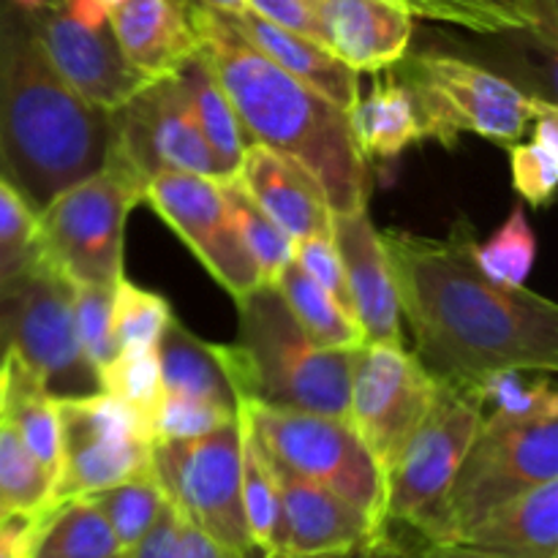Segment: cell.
Masks as SVG:
<instances>
[{
    "label": "cell",
    "mask_w": 558,
    "mask_h": 558,
    "mask_svg": "<svg viewBox=\"0 0 558 558\" xmlns=\"http://www.w3.org/2000/svg\"><path fill=\"white\" fill-rule=\"evenodd\" d=\"M218 185H221V194L234 218V227H238L245 248L254 256L262 278H265V283H272L278 270L292 259V238L262 213V207L251 199V194L234 174L232 178H221Z\"/></svg>",
    "instance_id": "4dcf8cb0"
},
{
    "label": "cell",
    "mask_w": 558,
    "mask_h": 558,
    "mask_svg": "<svg viewBox=\"0 0 558 558\" xmlns=\"http://www.w3.org/2000/svg\"><path fill=\"white\" fill-rule=\"evenodd\" d=\"M199 54L227 93L251 142L292 158L319 183L332 213L368 207L371 163L343 109L251 47L221 11L183 0Z\"/></svg>",
    "instance_id": "7a4b0ae2"
},
{
    "label": "cell",
    "mask_w": 558,
    "mask_h": 558,
    "mask_svg": "<svg viewBox=\"0 0 558 558\" xmlns=\"http://www.w3.org/2000/svg\"><path fill=\"white\" fill-rule=\"evenodd\" d=\"M150 474L185 523L232 558H262L243 515L240 420L180 441H153Z\"/></svg>",
    "instance_id": "8fae6325"
},
{
    "label": "cell",
    "mask_w": 558,
    "mask_h": 558,
    "mask_svg": "<svg viewBox=\"0 0 558 558\" xmlns=\"http://www.w3.org/2000/svg\"><path fill=\"white\" fill-rule=\"evenodd\" d=\"M371 550H357V554H347V556H332V558H368ZM272 558H289V556H272Z\"/></svg>",
    "instance_id": "f5cc1de1"
},
{
    "label": "cell",
    "mask_w": 558,
    "mask_h": 558,
    "mask_svg": "<svg viewBox=\"0 0 558 558\" xmlns=\"http://www.w3.org/2000/svg\"><path fill=\"white\" fill-rule=\"evenodd\" d=\"M390 71L412 93L425 140L456 147L463 134L510 147L554 98L526 96L490 69L447 52L403 54Z\"/></svg>",
    "instance_id": "5b68a950"
},
{
    "label": "cell",
    "mask_w": 558,
    "mask_h": 558,
    "mask_svg": "<svg viewBox=\"0 0 558 558\" xmlns=\"http://www.w3.org/2000/svg\"><path fill=\"white\" fill-rule=\"evenodd\" d=\"M25 14L49 65L90 107L114 112L153 82L150 76L131 69L109 25H82L69 14L63 0H47L41 9Z\"/></svg>",
    "instance_id": "2e32d148"
},
{
    "label": "cell",
    "mask_w": 558,
    "mask_h": 558,
    "mask_svg": "<svg viewBox=\"0 0 558 558\" xmlns=\"http://www.w3.org/2000/svg\"><path fill=\"white\" fill-rule=\"evenodd\" d=\"M347 120L354 145L368 163L374 158L390 161L401 156L407 147L425 140L412 93L392 71H385V76L376 74L371 90L357 96V101L347 112Z\"/></svg>",
    "instance_id": "cb8c5ba5"
},
{
    "label": "cell",
    "mask_w": 558,
    "mask_h": 558,
    "mask_svg": "<svg viewBox=\"0 0 558 558\" xmlns=\"http://www.w3.org/2000/svg\"><path fill=\"white\" fill-rule=\"evenodd\" d=\"M439 381L403 343H363L352 352L347 420L381 477L423 423Z\"/></svg>",
    "instance_id": "4fadbf2b"
},
{
    "label": "cell",
    "mask_w": 558,
    "mask_h": 558,
    "mask_svg": "<svg viewBox=\"0 0 558 558\" xmlns=\"http://www.w3.org/2000/svg\"><path fill=\"white\" fill-rule=\"evenodd\" d=\"M245 3H248L254 14L265 16V20L276 22L281 27H289V31L300 33V36H308L314 41L325 44L319 20H316V11L308 0H245Z\"/></svg>",
    "instance_id": "7bdbcfd3"
},
{
    "label": "cell",
    "mask_w": 558,
    "mask_h": 558,
    "mask_svg": "<svg viewBox=\"0 0 558 558\" xmlns=\"http://www.w3.org/2000/svg\"><path fill=\"white\" fill-rule=\"evenodd\" d=\"M145 202V185L118 161L60 191L36 213L33 251L69 283L112 289L123 276L125 221Z\"/></svg>",
    "instance_id": "8992f818"
},
{
    "label": "cell",
    "mask_w": 558,
    "mask_h": 558,
    "mask_svg": "<svg viewBox=\"0 0 558 558\" xmlns=\"http://www.w3.org/2000/svg\"><path fill=\"white\" fill-rule=\"evenodd\" d=\"M107 25L131 69L150 80L178 74L199 52L183 0H118Z\"/></svg>",
    "instance_id": "44dd1931"
},
{
    "label": "cell",
    "mask_w": 558,
    "mask_h": 558,
    "mask_svg": "<svg viewBox=\"0 0 558 558\" xmlns=\"http://www.w3.org/2000/svg\"><path fill=\"white\" fill-rule=\"evenodd\" d=\"M483 417L477 390L439 381L434 407L381 477L385 532L403 526L425 543H439L447 490Z\"/></svg>",
    "instance_id": "52a82bcc"
},
{
    "label": "cell",
    "mask_w": 558,
    "mask_h": 558,
    "mask_svg": "<svg viewBox=\"0 0 558 558\" xmlns=\"http://www.w3.org/2000/svg\"><path fill=\"white\" fill-rule=\"evenodd\" d=\"M234 178L292 240L330 238L332 210L319 183L300 163L270 147L251 142Z\"/></svg>",
    "instance_id": "ffe728a7"
},
{
    "label": "cell",
    "mask_w": 558,
    "mask_h": 558,
    "mask_svg": "<svg viewBox=\"0 0 558 558\" xmlns=\"http://www.w3.org/2000/svg\"><path fill=\"white\" fill-rule=\"evenodd\" d=\"M194 3L210 5V9L223 11V14H238V11L248 9V3H245V0H194Z\"/></svg>",
    "instance_id": "f907efd6"
},
{
    "label": "cell",
    "mask_w": 558,
    "mask_h": 558,
    "mask_svg": "<svg viewBox=\"0 0 558 558\" xmlns=\"http://www.w3.org/2000/svg\"><path fill=\"white\" fill-rule=\"evenodd\" d=\"M240 420V461H243V515L251 545L262 558L276 556V526H278V485L265 452L256 445L251 425Z\"/></svg>",
    "instance_id": "f1b7e54d"
},
{
    "label": "cell",
    "mask_w": 558,
    "mask_h": 558,
    "mask_svg": "<svg viewBox=\"0 0 558 558\" xmlns=\"http://www.w3.org/2000/svg\"><path fill=\"white\" fill-rule=\"evenodd\" d=\"M60 458L49 505L93 496L150 474V425L107 392L58 398Z\"/></svg>",
    "instance_id": "7c38bea8"
},
{
    "label": "cell",
    "mask_w": 558,
    "mask_h": 558,
    "mask_svg": "<svg viewBox=\"0 0 558 558\" xmlns=\"http://www.w3.org/2000/svg\"><path fill=\"white\" fill-rule=\"evenodd\" d=\"M534 131L529 142H515L510 153L512 189L534 207H548L556 194L558 178V109H543L532 120Z\"/></svg>",
    "instance_id": "f546056e"
},
{
    "label": "cell",
    "mask_w": 558,
    "mask_h": 558,
    "mask_svg": "<svg viewBox=\"0 0 558 558\" xmlns=\"http://www.w3.org/2000/svg\"><path fill=\"white\" fill-rule=\"evenodd\" d=\"M534 16V41L550 58H556L558 44V0H526Z\"/></svg>",
    "instance_id": "7dc6e473"
},
{
    "label": "cell",
    "mask_w": 558,
    "mask_h": 558,
    "mask_svg": "<svg viewBox=\"0 0 558 558\" xmlns=\"http://www.w3.org/2000/svg\"><path fill=\"white\" fill-rule=\"evenodd\" d=\"M270 469L278 485L276 556L332 558L385 543L376 523L330 488L276 463H270Z\"/></svg>",
    "instance_id": "e0dca14e"
},
{
    "label": "cell",
    "mask_w": 558,
    "mask_h": 558,
    "mask_svg": "<svg viewBox=\"0 0 558 558\" xmlns=\"http://www.w3.org/2000/svg\"><path fill=\"white\" fill-rule=\"evenodd\" d=\"M308 3H311V5H314V3H316V0H308Z\"/></svg>",
    "instance_id": "9f6ffc18"
},
{
    "label": "cell",
    "mask_w": 558,
    "mask_h": 558,
    "mask_svg": "<svg viewBox=\"0 0 558 558\" xmlns=\"http://www.w3.org/2000/svg\"><path fill=\"white\" fill-rule=\"evenodd\" d=\"M238 412L251 425L267 461L330 488L365 512L385 534L381 472L347 417L294 412L254 401H240Z\"/></svg>",
    "instance_id": "30bf717a"
},
{
    "label": "cell",
    "mask_w": 558,
    "mask_h": 558,
    "mask_svg": "<svg viewBox=\"0 0 558 558\" xmlns=\"http://www.w3.org/2000/svg\"><path fill=\"white\" fill-rule=\"evenodd\" d=\"M98 392H107V396L129 403V407L136 409V412L145 417V423L150 425L153 414H156L163 396L156 347L120 349V352L98 371Z\"/></svg>",
    "instance_id": "d590c367"
},
{
    "label": "cell",
    "mask_w": 558,
    "mask_h": 558,
    "mask_svg": "<svg viewBox=\"0 0 558 558\" xmlns=\"http://www.w3.org/2000/svg\"><path fill=\"white\" fill-rule=\"evenodd\" d=\"M123 556L107 518L90 499H71L36 518L31 558Z\"/></svg>",
    "instance_id": "83f0119b"
},
{
    "label": "cell",
    "mask_w": 558,
    "mask_h": 558,
    "mask_svg": "<svg viewBox=\"0 0 558 558\" xmlns=\"http://www.w3.org/2000/svg\"><path fill=\"white\" fill-rule=\"evenodd\" d=\"M452 543L505 558H558V480L505 501Z\"/></svg>",
    "instance_id": "603a6c76"
},
{
    "label": "cell",
    "mask_w": 558,
    "mask_h": 558,
    "mask_svg": "<svg viewBox=\"0 0 558 558\" xmlns=\"http://www.w3.org/2000/svg\"><path fill=\"white\" fill-rule=\"evenodd\" d=\"M368 558H403V550L398 548V545L392 543V539L385 537V543L376 545V548H371Z\"/></svg>",
    "instance_id": "816d5d0a"
},
{
    "label": "cell",
    "mask_w": 558,
    "mask_h": 558,
    "mask_svg": "<svg viewBox=\"0 0 558 558\" xmlns=\"http://www.w3.org/2000/svg\"><path fill=\"white\" fill-rule=\"evenodd\" d=\"M156 352L163 392L238 409V396L218 363L216 347L196 338L178 316L163 327Z\"/></svg>",
    "instance_id": "d4e9b609"
},
{
    "label": "cell",
    "mask_w": 558,
    "mask_h": 558,
    "mask_svg": "<svg viewBox=\"0 0 558 558\" xmlns=\"http://www.w3.org/2000/svg\"><path fill=\"white\" fill-rule=\"evenodd\" d=\"M550 480H558V414H485L447 490L439 543H452L490 510Z\"/></svg>",
    "instance_id": "ba28073f"
},
{
    "label": "cell",
    "mask_w": 558,
    "mask_h": 558,
    "mask_svg": "<svg viewBox=\"0 0 558 558\" xmlns=\"http://www.w3.org/2000/svg\"><path fill=\"white\" fill-rule=\"evenodd\" d=\"M172 316V305L163 294L136 287L125 276L112 287V336L118 352L156 347Z\"/></svg>",
    "instance_id": "8d00e7d4"
},
{
    "label": "cell",
    "mask_w": 558,
    "mask_h": 558,
    "mask_svg": "<svg viewBox=\"0 0 558 558\" xmlns=\"http://www.w3.org/2000/svg\"><path fill=\"white\" fill-rule=\"evenodd\" d=\"M474 262L490 281L501 287H526V278L537 259V238L523 213V202H515L510 218L485 243H472Z\"/></svg>",
    "instance_id": "1f68e13d"
},
{
    "label": "cell",
    "mask_w": 558,
    "mask_h": 558,
    "mask_svg": "<svg viewBox=\"0 0 558 558\" xmlns=\"http://www.w3.org/2000/svg\"><path fill=\"white\" fill-rule=\"evenodd\" d=\"M180 558H232L223 548H218L210 537L185 523L180 518Z\"/></svg>",
    "instance_id": "c3c4849f"
},
{
    "label": "cell",
    "mask_w": 558,
    "mask_h": 558,
    "mask_svg": "<svg viewBox=\"0 0 558 558\" xmlns=\"http://www.w3.org/2000/svg\"><path fill=\"white\" fill-rule=\"evenodd\" d=\"M109 123L112 140L107 158L118 161L142 185L158 172L223 178L174 74L147 82L134 98L109 112Z\"/></svg>",
    "instance_id": "5bb4252c"
},
{
    "label": "cell",
    "mask_w": 558,
    "mask_h": 558,
    "mask_svg": "<svg viewBox=\"0 0 558 558\" xmlns=\"http://www.w3.org/2000/svg\"><path fill=\"white\" fill-rule=\"evenodd\" d=\"M27 365L52 398L98 392L96 371L82 354L71 316V283L36 256L0 281V357Z\"/></svg>",
    "instance_id": "9c48e42d"
},
{
    "label": "cell",
    "mask_w": 558,
    "mask_h": 558,
    "mask_svg": "<svg viewBox=\"0 0 558 558\" xmlns=\"http://www.w3.org/2000/svg\"><path fill=\"white\" fill-rule=\"evenodd\" d=\"M5 518H14V515H9V510H5V507H3V501H0V523H3Z\"/></svg>",
    "instance_id": "db71d44e"
},
{
    "label": "cell",
    "mask_w": 558,
    "mask_h": 558,
    "mask_svg": "<svg viewBox=\"0 0 558 558\" xmlns=\"http://www.w3.org/2000/svg\"><path fill=\"white\" fill-rule=\"evenodd\" d=\"M238 420V409L163 392L150 423L153 441H180L213 434Z\"/></svg>",
    "instance_id": "f35d334b"
},
{
    "label": "cell",
    "mask_w": 558,
    "mask_h": 558,
    "mask_svg": "<svg viewBox=\"0 0 558 558\" xmlns=\"http://www.w3.org/2000/svg\"><path fill=\"white\" fill-rule=\"evenodd\" d=\"M330 238L347 272L354 319L363 330L365 343H403L396 281L381 232L371 221L368 207L332 213Z\"/></svg>",
    "instance_id": "ac0fdd59"
},
{
    "label": "cell",
    "mask_w": 558,
    "mask_h": 558,
    "mask_svg": "<svg viewBox=\"0 0 558 558\" xmlns=\"http://www.w3.org/2000/svg\"><path fill=\"white\" fill-rule=\"evenodd\" d=\"M223 14V11H221ZM223 20L251 44L259 49L265 58H270L278 69L292 74L303 85L314 87L316 93L336 104L338 109L349 112L360 96V74L349 69L341 58L330 52L325 44L314 41L308 36L276 25L265 16L254 14L251 9L238 14H223Z\"/></svg>",
    "instance_id": "7402d4cb"
},
{
    "label": "cell",
    "mask_w": 558,
    "mask_h": 558,
    "mask_svg": "<svg viewBox=\"0 0 558 558\" xmlns=\"http://www.w3.org/2000/svg\"><path fill=\"white\" fill-rule=\"evenodd\" d=\"M292 259L298 262L305 276L314 278L343 311L354 316L352 298H349L347 272H343L341 256H338L332 238H303L292 240Z\"/></svg>",
    "instance_id": "ab89813d"
},
{
    "label": "cell",
    "mask_w": 558,
    "mask_h": 558,
    "mask_svg": "<svg viewBox=\"0 0 558 558\" xmlns=\"http://www.w3.org/2000/svg\"><path fill=\"white\" fill-rule=\"evenodd\" d=\"M109 140V112L60 80L25 11L0 0V178L38 213L101 169Z\"/></svg>",
    "instance_id": "3957f363"
},
{
    "label": "cell",
    "mask_w": 558,
    "mask_h": 558,
    "mask_svg": "<svg viewBox=\"0 0 558 558\" xmlns=\"http://www.w3.org/2000/svg\"><path fill=\"white\" fill-rule=\"evenodd\" d=\"M477 396L485 414L505 420H534L558 414V392L554 374L539 376V371H499L480 381Z\"/></svg>",
    "instance_id": "e575fe53"
},
{
    "label": "cell",
    "mask_w": 558,
    "mask_h": 558,
    "mask_svg": "<svg viewBox=\"0 0 558 558\" xmlns=\"http://www.w3.org/2000/svg\"><path fill=\"white\" fill-rule=\"evenodd\" d=\"M145 202L234 303L265 283L234 227L218 180L191 172H158L147 180Z\"/></svg>",
    "instance_id": "9a60e30c"
},
{
    "label": "cell",
    "mask_w": 558,
    "mask_h": 558,
    "mask_svg": "<svg viewBox=\"0 0 558 558\" xmlns=\"http://www.w3.org/2000/svg\"><path fill=\"white\" fill-rule=\"evenodd\" d=\"M118 558H129V554H123V556H118Z\"/></svg>",
    "instance_id": "11a10c76"
},
{
    "label": "cell",
    "mask_w": 558,
    "mask_h": 558,
    "mask_svg": "<svg viewBox=\"0 0 558 558\" xmlns=\"http://www.w3.org/2000/svg\"><path fill=\"white\" fill-rule=\"evenodd\" d=\"M31 254L33 248H5V245H0V281H5L11 272L20 270L31 259Z\"/></svg>",
    "instance_id": "681fc988"
},
{
    "label": "cell",
    "mask_w": 558,
    "mask_h": 558,
    "mask_svg": "<svg viewBox=\"0 0 558 558\" xmlns=\"http://www.w3.org/2000/svg\"><path fill=\"white\" fill-rule=\"evenodd\" d=\"M71 316L82 354L98 379V371L118 354L112 336V289L71 283Z\"/></svg>",
    "instance_id": "74e56055"
},
{
    "label": "cell",
    "mask_w": 558,
    "mask_h": 558,
    "mask_svg": "<svg viewBox=\"0 0 558 558\" xmlns=\"http://www.w3.org/2000/svg\"><path fill=\"white\" fill-rule=\"evenodd\" d=\"M52 480L27 452L16 430L0 417V501L9 515L38 518L47 512Z\"/></svg>",
    "instance_id": "d6a6232c"
},
{
    "label": "cell",
    "mask_w": 558,
    "mask_h": 558,
    "mask_svg": "<svg viewBox=\"0 0 558 558\" xmlns=\"http://www.w3.org/2000/svg\"><path fill=\"white\" fill-rule=\"evenodd\" d=\"M234 305L238 338L213 347L238 403L347 417L352 352L314 347L272 283Z\"/></svg>",
    "instance_id": "277c9868"
},
{
    "label": "cell",
    "mask_w": 558,
    "mask_h": 558,
    "mask_svg": "<svg viewBox=\"0 0 558 558\" xmlns=\"http://www.w3.org/2000/svg\"><path fill=\"white\" fill-rule=\"evenodd\" d=\"M325 47L357 74L390 71L409 52L414 14L403 0H316Z\"/></svg>",
    "instance_id": "d6986e66"
},
{
    "label": "cell",
    "mask_w": 558,
    "mask_h": 558,
    "mask_svg": "<svg viewBox=\"0 0 558 558\" xmlns=\"http://www.w3.org/2000/svg\"><path fill=\"white\" fill-rule=\"evenodd\" d=\"M36 518H5L0 523V558H31Z\"/></svg>",
    "instance_id": "bcb514c9"
},
{
    "label": "cell",
    "mask_w": 558,
    "mask_h": 558,
    "mask_svg": "<svg viewBox=\"0 0 558 558\" xmlns=\"http://www.w3.org/2000/svg\"><path fill=\"white\" fill-rule=\"evenodd\" d=\"M407 9L414 16H423V20H436V22H450V25L466 27V31L485 33V36H496V33H505L496 25L490 16L480 14L477 9H472L463 0H403Z\"/></svg>",
    "instance_id": "b9f144b4"
},
{
    "label": "cell",
    "mask_w": 558,
    "mask_h": 558,
    "mask_svg": "<svg viewBox=\"0 0 558 558\" xmlns=\"http://www.w3.org/2000/svg\"><path fill=\"white\" fill-rule=\"evenodd\" d=\"M174 80H178L185 104H189L191 114H194L207 147H210L213 156H216L223 178H232V174L238 172L240 158H243L251 140L243 131L238 112H234L232 104H229L227 93L218 85L210 65L205 63V58H202L199 52L174 74Z\"/></svg>",
    "instance_id": "484cf974"
},
{
    "label": "cell",
    "mask_w": 558,
    "mask_h": 558,
    "mask_svg": "<svg viewBox=\"0 0 558 558\" xmlns=\"http://www.w3.org/2000/svg\"><path fill=\"white\" fill-rule=\"evenodd\" d=\"M33 238H36V213L9 180L0 178V245L33 248Z\"/></svg>",
    "instance_id": "60d3db41"
},
{
    "label": "cell",
    "mask_w": 558,
    "mask_h": 558,
    "mask_svg": "<svg viewBox=\"0 0 558 558\" xmlns=\"http://www.w3.org/2000/svg\"><path fill=\"white\" fill-rule=\"evenodd\" d=\"M82 499H90L101 510L123 554H129L145 537L147 529L156 523L158 512L167 505V496L158 488L153 474L129 480V483H120L114 488L98 490L93 496H82Z\"/></svg>",
    "instance_id": "836d02e7"
},
{
    "label": "cell",
    "mask_w": 558,
    "mask_h": 558,
    "mask_svg": "<svg viewBox=\"0 0 558 558\" xmlns=\"http://www.w3.org/2000/svg\"><path fill=\"white\" fill-rule=\"evenodd\" d=\"M272 287L281 292L283 303L314 347L332 349V352H354L365 343L357 319L343 311L314 278L305 276L294 259H289L278 270Z\"/></svg>",
    "instance_id": "4316f807"
},
{
    "label": "cell",
    "mask_w": 558,
    "mask_h": 558,
    "mask_svg": "<svg viewBox=\"0 0 558 558\" xmlns=\"http://www.w3.org/2000/svg\"><path fill=\"white\" fill-rule=\"evenodd\" d=\"M463 3L490 16L505 33H532L534 36V16L526 0H463Z\"/></svg>",
    "instance_id": "f6af8a7d"
},
{
    "label": "cell",
    "mask_w": 558,
    "mask_h": 558,
    "mask_svg": "<svg viewBox=\"0 0 558 558\" xmlns=\"http://www.w3.org/2000/svg\"><path fill=\"white\" fill-rule=\"evenodd\" d=\"M129 558H180V515L169 501L145 537L129 550Z\"/></svg>",
    "instance_id": "ee69618b"
},
{
    "label": "cell",
    "mask_w": 558,
    "mask_h": 558,
    "mask_svg": "<svg viewBox=\"0 0 558 558\" xmlns=\"http://www.w3.org/2000/svg\"><path fill=\"white\" fill-rule=\"evenodd\" d=\"M401 322L414 354L441 385L477 387L499 371H558V305L526 287H501L477 267L472 229L450 238L381 232Z\"/></svg>",
    "instance_id": "6da1fadb"
}]
</instances>
